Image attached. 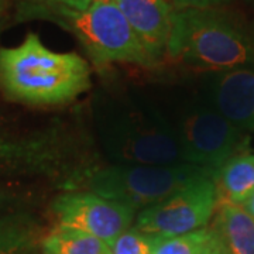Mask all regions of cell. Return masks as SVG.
<instances>
[{
	"mask_svg": "<svg viewBox=\"0 0 254 254\" xmlns=\"http://www.w3.org/2000/svg\"><path fill=\"white\" fill-rule=\"evenodd\" d=\"M92 120L102 151L112 164H184L170 120L147 100L98 95Z\"/></svg>",
	"mask_w": 254,
	"mask_h": 254,
	"instance_id": "6da1fadb",
	"label": "cell"
},
{
	"mask_svg": "<svg viewBox=\"0 0 254 254\" xmlns=\"http://www.w3.org/2000/svg\"><path fill=\"white\" fill-rule=\"evenodd\" d=\"M91 66L76 53H55L36 33L0 50V85L11 99L28 105H61L91 88Z\"/></svg>",
	"mask_w": 254,
	"mask_h": 254,
	"instance_id": "7a4b0ae2",
	"label": "cell"
},
{
	"mask_svg": "<svg viewBox=\"0 0 254 254\" xmlns=\"http://www.w3.org/2000/svg\"><path fill=\"white\" fill-rule=\"evenodd\" d=\"M167 54L213 72L254 65V41L220 9H174Z\"/></svg>",
	"mask_w": 254,
	"mask_h": 254,
	"instance_id": "3957f363",
	"label": "cell"
},
{
	"mask_svg": "<svg viewBox=\"0 0 254 254\" xmlns=\"http://www.w3.org/2000/svg\"><path fill=\"white\" fill-rule=\"evenodd\" d=\"M205 177H216V173L192 164H110L78 170L68 177L65 187L143 210Z\"/></svg>",
	"mask_w": 254,
	"mask_h": 254,
	"instance_id": "277c9868",
	"label": "cell"
},
{
	"mask_svg": "<svg viewBox=\"0 0 254 254\" xmlns=\"http://www.w3.org/2000/svg\"><path fill=\"white\" fill-rule=\"evenodd\" d=\"M23 13L47 18L72 33L96 66L127 63L154 66L138 37L127 23L115 0H93L85 10L64 6L24 4Z\"/></svg>",
	"mask_w": 254,
	"mask_h": 254,
	"instance_id": "5b68a950",
	"label": "cell"
},
{
	"mask_svg": "<svg viewBox=\"0 0 254 254\" xmlns=\"http://www.w3.org/2000/svg\"><path fill=\"white\" fill-rule=\"evenodd\" d=\"M180 145L182 163L218 173L232 157L243 153L247 133L237 128L206 100H184L164 112Z\"/></svg>",
	"mask_w": 254,
	"mask_h": 254,
	"instance_id": "8992f818",
	"label": "cell"
},
{
	"mask_svg": "<svg viewBox=\"0 0 254 254\" xmlns=\"http://www.w3.org/2000/svg\"><path fill=\"white\" fill-rule=\"evenodd\" d=\"M218 203L215 177H205L154 206L143 209L137 215L134 227L165 239L182 236L209 226Z\"/></svg>",
	"mask_w": 254,
	"mask_h": 254,
	"instance_id": "52a82bcc",
	"label": "cell"
},
{
	"mask_svg": "<svg viewBox=\"0 0 254 254\" xmlns=\"http://www.w3.org/2000/svg\"><path fill=\"white\" fill-rule=\"evenodd\" d=\"M53 210L58 225L81 230L112 246L131 227L136 210L86 190H68L57 196Z\"/></svg>",
	"mask_w": 254,
	"mask_h": 254,
	"instance_id": "ba28073f",
	"label": "cell"
},
{
	"mask_svg": "<svg viewBox=\"0 0 254 254\" xmlns=\"http://www.w3.org/2000/svg\"><path fill=\"white\" fill-rule=\"evenodd\" d=\"M66 140L57 130L14 137L0 133V175H51L66 167Z\"/></svg>",
	"mask_w": 254,
	"mask_h": 254,
	"instance_id": "9c48e42d",
	"label": "cell"
},
{
	"mask_svg": "<svg viewBox=\"0 0 254 254\" xmlns=\"http://www.w3.org/2000/svg\"><path fill=\"white\" fill-rule=\"evenodd\" d=\"M205 100L245 133H254V71L237 68L209 76Z\"/></svg>",
	"mask_w": 254,
	"mask_h": 254,
	"instance_id": "30bf717a",
	"label": "cell"
},
{
	"mask_svg": "<svg viewBox=\"0 0 254 254\" xmlns=\"http://www.w3.org/2000/svg\"><path fill=\"white\" fill-rule=\"evenodd\" d=\"M155 63L167 53L174 9L167 0H115Z\"/></svg>",
	"mask_w": 254,
	"mask_h": 254,
	"instance_id": "8fae6325",
	"label": "cell"
},
{
	"mask_svg": "<svg viewBox=\"0 0 254 254\" xmlns=\"http://www.w3.org/2000/svg\"><path fill=\"white\" fill-rule=\"evenodd\" d=\"M213 227L223 242L225 254H254V218L243 206L219 203Z\"/></svg>",
	"mask_w": 254,
	"mask_h": 254,
	"instance_id": "7c38bea8",
	"label": "cell"
},
{
	"mask_svg": "<svg viewBox=\"0 0 254 254\" xmlns=\"http://www.w3.org/2000/svg\"><path fill=\"white\" fill-rule=\"evenodd\" d=\"M215 181L219 203L243 206L254 193V155L242 153L232 157L219 168Z\"/></svg>",
	"mask_w": 254,
	"mask_h": 254,
	"instance_id": "4fadbf2b",
	"label": "cell"
},
{
	"mask_svg": "<svg viewBox=\"0 0 254 254\" xmlns=\"http://www.w3.org/2000/svg\"><path fill=\"white\" fill-rule=\"evenodd\" d=\"M41 254H110V249L88 233L58 225L44 237Z\"/></svg>",
	"mask_w": 254,
	"mask_h": 254,
	"instance_id": "5bb4252c",
	"label": "cell"
},
{
	"mask_svg": "<svg viewBox=\"0 0 254 254\" xmlns=\"http://www.w3.org/2000/svg\"><path fill=\"white\" fill-rule=\"evenodd\" d=\"M38 226L27 213L0 219V254H28L37 243Z\"/></svg>",
	"mask_w": 254,
	"mask_h": 254,
	"instance_id": "9a60e30c",
	"label": "cell"
},
{
	"mask_svg": "<svg viewBox=\"0 0 254 254\" xmlns=\"http://www.w3.org/2000/svg\"><path fill=\"white\" fill-rule=\"evenodd\" d=\"M154 254H225V246L213 226L167 239Z\"/></svg>",
	"mask_w": 254,
	"mask_h": 254,
	"instance_id": "2e32d148",
	"label": "cell"
},
{
	"mask_svg": "<svg viewBox=\"0 0 254 254\" xmlns=\"http://www.w3.org/2000/svg\"><path fill=\"white\" fill-rule=\"evenodd\" d=\"M165 240L163 236L130 227L110 246V254H154Z\"/></svg>",
	"mask_w": 254,
	"mask_h": 254,
	"instance_id": "e0dca14e",
	"label": "cell"
},
{
	"mask_svg": "<svg viewBox=\"0 0 254 254\" xmlns=\"http://www.w3.org/2000/svg\"><path fill=\"white\" fill-rule=\"evenodd\" d=\"M175 9H219L229 0H171Z\"/></svg>",
	"mask_w": 254,
	"mask_h": 254,
	"instance_id": "ac0fdd59",
	"label": "cell"
},
{
	"mask_svg": "<svg viewBox=\"0 0 254 254\" xmlns=\"http://www.w3.org/2000/svg\"><path fill=\"white\" fill-rule=\"evenodd\" d=\"M24 4H50V6H64L75 10H85L93 0H24Z\"/></svg>",
	"mask_w": 254,
	"mask_h": 254,
	"instance_id": "d6986e66",
	"label": "cell"
},
{
	"mask_svg": "<svg viewBox=\"0 0 254 254\" xmlns=\"http://www.w3.org/2000/svg\"><path fill=\"white\" fill-rule=\"evenodd\" d=\"M243 208H245L246 210H247V212H249V213H250V215L254 218V193L252 195V198H250V199L247 200L245 205H243Z\"/></svg>",
	"mask_w": 254,
	"mask_h": 254,
	"instance_id": "ffe728a7",
	"label": "cell"
},
{
	"mask_svg": "<svg viewBox=\"0 0 254 254\" xmlns=\"http://www.w3.org/2000/svg\"><path fill=\"white\" fill-rule=\"evenodd\" d=\"M6 7H7V0H0V17L4 13Z\"/></svg>",
	"mask_w": 254,
	"mask_h": 254,
	"instance_id": "44dd1931",
	"label": "cell"
},
{
	"mask_svg": "<svg viewBox=\"0 0 254 254\" xmlns=\"http://www.w3.org/2000/svg\"><path fill=\"white\" fill-rule=\"evenodd\" d=\"M6 200V195H4V192L3 190H0V206H1V203Z\"/></svg>",
	"mask_w": 254,
	"mask_h": 254,
	"instance_id": "7402d4cb",
	"label": "cell"
},
{
	"mask_svg": "<svg viewBox=\"0 0 254 254\" xmlns=\"http://www.w3.org/2000/svg\"><path fill=\"white\" fill-rule=\"evenodd\" d=\"M250 1H254V0H250Z\"/></svg>",
	"mask_w": 254,
	"mask_h": 254,
	"instance_id": "603a6c76",
	"label": "cell"
},
{
	"mask_svg": "<svg viewBox=\"0 0 254 254\" xmlns=\"http://www.w3.org/2000/svg\"><path fill=\"white\" fill-rule=\"evenodd\" d=\"M253 41H254V37H253Z\"/></svg>",
	"mask_w": 254,
	"mask_h": 254,
	"instance_id": "cb8c5ba5",
	"label": "cell"
}]
</instances>
